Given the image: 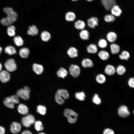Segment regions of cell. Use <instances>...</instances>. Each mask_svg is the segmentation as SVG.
<instances>
[{"label":"cell","mask_w":134,"mask_h":134,"mask_svg":"<svg viewBox=\"0 0 134 134\" xmlns=\"http://www.w3.org/2000/svg\"><path fill=\"white\" fill-rule=\"evenodd\" d=\"M33 69L34 71L38 75L41 74L43 70V68L42 65L36 63L33 64Z\"/></svg>","instance_id":"22"},{"label":"cell","mask_w":134,"mask_h":134,"mask_svg":"<svg viewBox=\"0 0 134 134\" xmlns=\"http://www.w3.org/2000/svg\"><path fill=\"white\" fill-rule=\"evenodd\" d=\"M133 114H134V110H133Z\"/></svg>","instance_id":"53"},{"label":"cell","mask_w":134,"mask_h":134,"mask_svg":"<svg viewBox=\"0 0 134 134\" xmlns=\"http://www.w3.org/2000/svg\"><path fill=\"white\" fill-rule=\"evenodd\" d=\"M110 47L111 52L113 54H117L120 51V46L116 43H112L110 44Z\"/></svg>","instance_id":"20"},{"label":"cell","mask_w":134,"mask_h":134,"mask_svg":"<svg viewBox=\"0 0 134 134\" xmlns=\"http://www.w3.org/2000/svg\"><path fill=\"white\" fill-rule=\"evenodd\" d=\"M81 64L85 68H90L93 67L94 64L91 60L88 58H85L82 61Z\"/></svg>","instance_id":"15"},{"label":"cell","mask_w":134,"mask_h":134,"mask_svg":"<svg viewBox=\"0 0 134 134\" xmlns=\"http://www.w3.org/2000/svg\"><path fill=\"white\" fill-rule=\"evenodd\" d=\"M118 113L120 117L123 118L127 117L130 114L128 107L125 105H122L119 107L118 110Z\"/></svg>","instance_id":"7"},{"label":"cell","mask_w":134,"mask_h":134,"mask_svg":"<svg viewBox=\"0 0 134 134\" xmlns=\"http://www.w3.org/2000/svg\"><path fill=\"white\" fill-rule=\"evenodd\" d=\"M3 10L7 16L1 20V23L3 25L6 26L12 25L17 20L18 16L17 13L10 7H5Z\"/></svg>","instance_id":"1"},{"label":"cell","mask_w":134,"mask_h":134,"mask_svg":"<svg viewBox=\"0 0 134 134\" xmlns=\"http://www.w3.org/2000/svg\"><path fill=\"white\" fill-rule=\"evenodd\" d=\"M65 18L67 21H73L75 19L76 15L74 12H68L66 13Z\"/></svg>","instance_id":"31"},{"label":"cell","mask_w":134,"mask_h":134,"mask_svg":"<svg viewBox=\"0 0 134 134\" xmlns=\"http://www.w3.org/2000/svg\"><path fill=\"white\" fill-rule=\"evenodd\" d=\"M20 56L22 58H27L30 54V51L27 48L23 47L20 49L19 52Z\"/></svg>","instance_id":"24"},{"label":"cell","mask_w":134,"mask_h":134,"mask_svg":"<svg viewBox=\"0 0 134 134\" xmlns=\"http://www.w3.org/2000/svg\"><path fill=\"white\" fill-rule=\"evenodd\" d=\"M104 19L106 22H110L115 21V18L113 15L109 14L105 15L104 17Z\"/></svg>","instance_id":"41"},{"label":"cell","mask_w":134,"mask_h":134,"mask_svg":"<svg viewBox=\"0 0 134 134\" xmlns=\"http://www.w3.org/2000/svg\"><path fill=\"white\" fill-rule=\"evenodd\" d=\"M2 68V65L1 63L0 62V71H1Z\"/></svg>","instance_id":"48"},{"label":"cell","mask_w":134,"mask_h":134,"mask_svg":"<svg viewBox=\"0 0 134 134\" xmlns=\"http://www.w3.org/2000/svg\"><path fill=\"white\" fill-rule=\"evenodd\" d=\"M99 20L97 18L92 17L88 19L87 21L88 25L90 28H94L98 25Z\"/></svg>","instance_id":"13"},{"label":"cell","mask_w":134,"mask_h":134,"mask_svg":"<svg viewBox=\"0 0 134 134\" xmlns=\"http://www.w3.org/2000/svg\"><path fill=\"white\" fill-rule=\"evenodd\" d=\"M64 115L67 118L70 123L73 124L76 122L78 115L73 110L68 108L66 109L64 112Z\"/></svg>","instance_id":"3"},{"label":"cell","mask_w":134,"mask_h":134,"mask_svg":"<svg viewBox=\"0 0 134 134\" xmlns=\"http://www.w3.org/2000/svg\"><path fill=\"white\" fill-rule=\"evenodd\" d=\"M98 55L99 58L102 60H107L109 57V54L106 51L102 50L99 51L98 53Z\"/></svg>","instance_id":"19"},{"label":"cell","mask_w":134,"mask_h":134,"mask_svg":"<svg viewBox=\"0 0 134 134\" xmlns=\"http://www.w3.org/2000/svg\"><path fill=\"white\" fill-rule=\"evenodd\" d=\"M13 41L15 44L17 46H21L24 44V41L20 36H16L13 38Z\"/></svg>","instance_id":"36"},{"label":"cell","mask_w":134,"mask_h":134,"mask_svg":"<svg viewBox=\"0 0 134 134\" xmlns=\"http://www.w3.org/2000/svg\"><path fill=\"white\" fill-rule=\"evenodd\" d=\"M69 71L70 74L73 77H78L80 73V69L78 65L71 64L69 68Z\"/></svg>","instance_id":"8"},{"label":"cell","mask_w":134,"mask_h":134,"mask_svg":"<svg viewBox=\"0 0 134 134\" xmlns=\"http://www.w3.org/2000/svg\"><path fill=\"white\" fill-rule=\"evenodd\" d=\"M22 126L19 123L14 122L10 125V130L11 132L13 134H17L21 130Z\"/></svg>","instance_id":"9"},{"label":"cell","mask_w":134,"mask_h":134,"mask_svg":"<svg viewBox=\"0 0 134 134\" xmlns=\"http://www.w3.org/2000/svg\"><path fill=\"white\" fill-rule=\"evenodd\" d=\"M78 51L75 48L71 47L69 48L67 51V54L70 58H73L76 57L78 55Z\"/></svg>","instance_id":"17"},{"label":"cell","mask_w":134,"mask_h":134,"mask_svg":"<svg viewBox=\"0 0 134 134\" xmlns=\"http://www.w3.org/2000/svg\"><path fill=\"white\" fill-rule=\"evenodd\" d=\"M107 40L104 38H101L98 41V46L100 48L104 49L107 46Z\"/></svg>","instance_id":"37"},{"label":"cell","mask_w":134,"mask_h":134,"mask_svg":"<svg viewBox=\"0 0 134 134\" xmlns=\"http://www.w3.org/2000/svg\"><path fill=\"white\" fill-rule=\"evenodd\" d=\"M55 99L57 102L59 104H62L64 102V99L56 92L55 96Z\"/></svg>","instance_id":"42"},{"label":"cell","mask_w":134,"mask_h":134,"mask_svg":"<svg viewBox=\"0 0 134 134\" xmlns=\"http://www.w3.org/2000/svg\"><path fill=\"white\" fill-rule=\"evenodd\" d=\"M35 121L34 116L31 114H29L23 117L21 120L22 125L25 127L29 128Z\"/></svg>","instance_id":"5"},{"label":"cell","mask_w":134,"mask_h":134,"mask_svg":"<svg viewBox=\"0 0 134 134\" xmlns=\"http://www.w3.org/2000/svg\"><path fill=\"white\" fill-rule=\"evenodd\" d=\"M41 37L42 40L43 41L47 42L50 39L51 37V35L49 32L46 31H44L41 33Z\"/></svg>","instance_id":"33"},{"label":"cell","mask_w":134,"mask_h":134,"mask_svg":"<svg viewBox=\"0 0 134 134\" xmlns=\"http://www.w3.org/2000/svg\"><path fill=\"white\" fill-rule=\"evenodd\" d=\"M110 10L112 14L114 16H119L122 13V10L119 6L116 5H114Z\"/></svg>","instance_id":"18"},{"label":"cell","mask_w":134,"mask_h":134,"mask_svg":"<svg viewBox=\"0 0 134 134\" xmlns=\"http://www.w3.org/2000/svg\"><path fill=\"white\" fill-rule=\"evenodd\" d=\"M16 28L12 25L8 26L7 29V32L8 35L12 37L15 34Z\"/></svg>","instance_id":"30"},{"label":"cell","mask_w":134,"mask_h":134,"mask_svg":"<svg viewBox=\"0 0 134 134\" xmlns=\"http://www.w3.org/2000/svg\"><path fill=\"white\" fill-rule=\"evenodd\" d=\"M17 110L20 114L23 115H27L29 112L28 107L22 103H20L18 105L17 107Z\"/></svg>","instance_id":"16"},{"label":"cell","mask_w":134,"mask_h":134,"mask_svg":"<svg viewBox=\"0 0 134 134\" xmlns=\"http://www.w3.org/2000/svg\"><path fill=\"white\" fill-rule=\"evenodd\" d=\"M104 71L107 74L109 75H112L116 72V68L113 66L108 64L105 66Z\"/></svg>","instance_id":"14"},{"label":"cell","mask_w":134,"mask_h":134,"mask_svg":"<svg viewBox=\"0 0 134 134\" xmlns=\"http://www.w3.org/2000/svg\"><path fill=\"white\" fill-rule=\"evenodd\" d=\"M10 78V75L7 71L3 70L0 72V80L3 83H5L8 81Z\"/></svg>","instance_id":"11"},{"label":"cell","mask_w":134,"mask_h":134,"mask_svg":"<svg viewBox=\"0 0 134 134\" xmlns=\"http://www.w3.org/2000/svg\"><path fill=\"white\" fill-rule=\"evenodd\" d=\"M128 83L130 87L134 88V77L130 78L128 80Z\"/></svg>","instance_id":"44"},{"label":"cell","mask_w":134,"mask_h":134,"mask_svg":"<svg viewBox=\"0 0 134 134\" xmlns=\"http://www.w3.org/2000/svg\"><path fill=\"white\" fill-rule=\"evenodd\" d=\"M19 102V97L16 95H13L5 97L3 101L4 105L6 107L11 109L14 107L15 104Z\"/></svg>","instance_id":"2"},{"label":"cell","mask_w":134,"mask_h":134,"mask_svg":"<svg viewBox=\"0 0 134 134\" xmlns=\"http://www.w3.org/2000/svg\"><path fill=\"white\" fill-rule=\"evenodd\" d=\"M120 59L122 60H127L130 58V55L129 52L124 50L123 51L119 56Z\"/></svg>","instance_id":"34"},{"label":"cell","mask_w":134,"mask_h":134,"mask_svg":"<svg viewBox=\"0 0 134 134\" xmlns=\"http://www.w3.org/2000/svg\"><path fill=\"white\" fill-rule=\"evenodd\" d=\"M37 134H46L45 133H44L43 132H40L39 133Z\"/></svg>","instance_id":"50"},{"label":"cell","mask_w":134,"mask_h":134,"mask_svg":"<svg viewBox=\"0 0 134 134\" xmlns=\"http://www.w3.org/2000/svg\"><path fill=\"white\" fill-rule=\"evenodd\" d=\"M2 48L0 46V54L1 53L2 51Z\"/></svg>","instance_id":"49"},{"label":"cell","mask_w":134,"mask_h":134,"mask_svg":"<svg viewBox=\"0 0 134 134\" xmlns=\"http://www.w3.org/2000/svg\"><path fill=\"white\" fill-rule=\"evenodd\" d=\"M64 99H67L69 97V95L67 91L66 90L60 89L56 92Z\"/></svg>","instance_id":"23"},{"label":"cell","mask_w":134,"mask_h":134,"mask_svg":"<svg viewBox=\"0 0 134 134\" xmlns=\"http://www.w3.org/2000/svg\"><path fill=\"white\" fill-rule=\"evenodd\" d=\"M34 128L37 132H41L44 130V127L41 121H35L34 123Z\"/></svg>","instance_id":"32"},{"label":"cell","mask_w":134,"mask_h":134,"mask_svg":"<svg viewBox=\"0 0 134 134\" xmlns=\"http://www.w3.org/2000/svg\"><path fill=\"white\" fill-rule=\"evenodd\" d=\"M38 33V31L36 27L34 25H32L29 27L27 33L29 35L35 36L37 35Z\"/></svg>","instance_id":"26"},{"label":"cell","mask_w":134,"mask_h":134,"mask_svg":"<svg viewBox=\"0 0 134 134\" xmlns=\"http://www.w3.org/2000/svg\"><path fill=\"white\" fill-rule=\"evenodd\" d=\"M96 80L98 83L103 84L106 81V79L105 76L103 74H100L98 75L96 77Z\"/></svg>","instance_id":"39"},{"label":"cell","mask_w":134,"mask_h":134,"mask_svg":"<svg viewBox=\"0 0 134 134\" xmlns=\"http://www.w3.org/2000/svg\"><path fill=\"white\" fill-rule=\"evenodd\" d=\"M21 134H33L32 133L28 130H25L23 131Z\"/></svg>","instance_id":"47"},{"label":"cell","mask_w":134,"mask_h":134,"mask_svg":"<svg viewBox=\"0 0 134 134\" xmlns=\"http://www.w3.org/2000/svg\"><path fill=\"white\" fill-rule=\"evenodd\" d=\"M101 2L105 9L109 10L116 4L115 0H101Z\"/></svg>","instance_id":"10"},{"label":"cell","mask_w":134,"mask_h":134,"mask_svg":"<svg viewBox=\"0 0 134 134\" xmlns=\"http://www.w3.org/2000/svg\"><path fill=\"white\" fill-rule=\"evenodd\" d=\"M5 130L3 127L0 126V134H5Z\"/></svg>","instance_id":"46"},{"label":"cell","mask_w":134,"mask_h":134,"mask_svg":"<svg viewBox=\"0 0 134 134\" xmlns=\"http://www.w3.org/2000/svg\"><path fill=\"white\" fill-rule=\"evenodd\" d=\"M103 134H114V133L112 130L109 128H107L104 130Z\"/></svg>","instance_id":"45"},{"label":"cell","mask_w":134,"mask_h":134,"mask_svg":"<svg viewBox=\"0 0 134 134\" xmlns=\"http://www.w3.org/2000/svg\"><path fill=\"white\" fill-rule=\"evenodd\" d=\"M4 51L6 53L10 55L14 54L16 53V51L15 48L11 45L6 47L4 49Z\"/></svg>","instance_id":"28"},{"label":"cell","mask_w":134,"mask_h":134,"mask_svg":"<svg viewBox=\"0 0 134 134\" xmlns=\"http://www.w3.org/2000/svg\"><path fill=\"white\" fill-rule=\"evenodd\" d=\"M74 26L76 28L81 30L84 29L86 26V24L85 22L83 21L78 20L75 22Z\"/></svg>","instance_id":"27"},{"label":"cell","mask_w":134,"mask_h":134,"mask_svg":"<svg viewBox=\"0 0 134 134\" xmlns=\"http://www.w3.org/2000/svg\"><path fill=\"white\" fill-rule=\"evenodd\" d=\"M86 0L89 1H91L93 0Z\"/></svg>","instance_id":"51"},{"label":"cell","mask_w":134,"mask_h":134,"mask_svg":"<svg viewBox=\"0 0 134 134\" xmlns=\"http://www.w3.org/2000/svg\"><path fill=\"white\" fill-rule=\"evenodd\" d=\"M106 38L108 41L112 43H113L117 40V35L115 32L110 31L107 34Z\"/></svg>","instance_id":"12"},{"label":"cell","mask_w":134,"mask_h":134,"mask_svg":"<svg viewBox=\"0 0 134 134\" xmlns=\"http://www.w3.org/2000/svg\"><path fill=\"white\" fill-rule=\"evenodd\" d=\"M80 38L83 40H87L89 38L90 34L88 31L86 30L83 29L81 30L79 33Z\"/></svg>","instance_id":"25"},{"label":"cell","mask_w":134,"mask_h":134,"mask_svg":"<svg viewBox=\"0 0 134 134\" xmlns=\"http://www.w3.org/2000/svg\"><path fill=\"white\" fill-rule=\"evenodd\" d=\"M30 92V88L27 86H25L23 88L18 90L16 92V95L19 97L24 100H27L29 99Z\"/></svg>","instance_id":"4"},{"label":"cell","mask_w":134,"mask_h":134,"mask_svg":"<svg viewBox=\"0 0 134 134\" xmlns=\"http://www.w3.org/2000/svg\"><path fill=\"white\" fill-rule=\"evenodd\" d=\"M93 102L97 105H99L101 102V99L99 97L98 95L96 94L94 95L92 99Z\"/></svg>","instance_id":"43"},{"label":"cell","mask_w":134,"mask_h":134,"mask_svg":"<svg viewBox=\"0 0 134 134\" xmlns=\"http://www.w3.org/2000/svg\"><path fill=\"white\" fill-rule=\"evenodd\" d=\"M87 52L89 53L95 54L98 51V48L95 44L92 43L88 45L86 48Z\"/></svg>","instance_id":"21"},{"label":"cell","mask_w":134,"mask_h":134,"mask_svg":"<svg viewBox=\"0 0 134 134\" xmlns=\"http://www.w3.org/2000/svg\"><path fill=\"white\" fill-rule=\"evenodd\" d=\"M71 0L73 1H77L78 0Z\"/></svg>","instance_id":"52"},{"label":"cell","mask_w":134,"mask_h":134,"mask_svg":"<svg viewBox=\"0 0 134 134\" xmlns=\"http://www.w3.org/2000/svg\"><path fill=\"white\" fill-rule=\"evenodd\" d=\"M5 67L8 72H12L16 70L17 66L15 60L12 58L7 60L4 64Z\"/></svg>","instance_id":"6"},{"label":"cell","mask_w":134,"mask_h":134,"mask_svg":"<svg viewBox=\"0 0 134 134\" xmlns=\"http://www.w3.org/2000/svg\"><path fill=\"white\" fill-rule=\"evenodd\" d=\"M75 96L76 99L80 101H84L86 97L85 93L83 91L76 93Z\"/></svg>","instance_id":"38"},{"label":"cell","mask_w":134,"mask_h":134,"mask_svg":"<svg viewBox=\"0 0 134 134\" xmlns=\"http://www.w3.org/2000/svg\"><path fill=\"white\" fill-rule=\"evenodd\" d=\"M36 111L40 114L44 115L46 113V109L45 107L43 105H39L37 107Z\"/></svg>","instance_id":"40"},{"label":"cell","mask_w":134,"mask_h":134,"mask_svg":"<svg viewBox=\"0 0 134 134\" xmlns=\"http://www.w3.org/2000/svg\"><path fill=\"white\" fill-rule=\"evenodd\" d=\"M67 71L65 68H60L57 72V76L59 77L64 78L67 75Z\"/></svg>","instance_id":"29"},{"label":"cell","mask_w":134,"mask_h":134,"mask_svg":"<svg viewBox=\"0 0 134 134\" xmlns=\"http://www.w3.org/2000/svg\"><path fill=\"white\" fill-rule=\"evenodd\" d=\"M116 72L119 75H122L125 73L126 71L125 67L122 65H119L116 68Z\"/></svg>","instance_id":"35"}]
</instances>
